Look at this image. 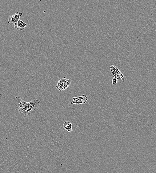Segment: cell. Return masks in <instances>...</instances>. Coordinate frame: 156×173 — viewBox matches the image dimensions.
<instances>
[{"label": "cell", "instance_id": "cell-4", "mask_svg": "<svg viewBox=\"0 0 156 173\" xmlns=\"http://www.w3.org/2000/svg\"><path fill=\"white\" fill-rule=\"evenodd\" d=\"M22 15V13L20 12H17L14 15L10 16L9 18L8 23L9 25L15 24L20 20V18Z\"/></svg>", "mask_w": 156, "mask_h": 173}, {"label": "cell", "instance_id": "cell-2", "mask_svg": "<svg viewBox=\"0 0 156 173\" xmlns=\"http://www.w3.org/2000/svg\"><path fill=\"white\" fill-rule=\"evenodd\" d=\"M71 82V79L64 77L63 78H61L57 82L56 88L60 91H63L69 87V86L70 85Z\"/></svg>", "mask_w": 156, "mask_h": 173}, {"label": "cell", "instance_id": "cell-5", "mask_svg": "<svg viewBox=\"0 0 156 173\" xmlns=\"http://www.w3.org/2000/svg\"><path fill=\"white\" fill-rule=\"evenodd\" d=\"M27 26V24L20 19L14 25V27L15 28L21 31L25 30Z\"/></svg>", "mask_w": 156, "mask_h": 173}, {"label": "cell", "instance_id": "cell-3", "mask_svg": "<svg viewBox=\"0 0 156 173\" xmlns=\"http://www.w3.org/2000/svg\"><path fill=\"white\" fill-rule=\"evenodd\" d=\"M73 100L71 102V104H84L88 101V99L85 95H83L80 97H73Z\"/></svg>", "mask_w": 156, "mask_h": 173}, {"label": "cell", "instance_id": "cell-8", "mask_svg": "<svg viewBox=\"0 0 156 173\" xmlns=\"http://www.w3.org/2000/svg\"><path fill=\"white\" fill-rule=\"evenodd\" d=\"M110 71L112 75H113L118 72L119 71H120L119 69L118 68L116 67V66L114 65H112L110 67Z\"/></svg>", "mask_w": 156, "mask_h": 173}, {"label": "cell", "instance_id": "cell-9", "mask_svg": "<svg viewBox=\"0 0 156 173\" xmlns=\"http://www.w3.org/2000/svg\"><path fill=\"white\" fill-rule=\"evenodd\" d=\"M118 80L116 78H113L112 80V84L113 85L117 84Z\"/></svg>", "mask_w": 156, "mask_h": 173}, {"label": "cell", "instance_id": "cell-1", "mask_svg": "<svg viewBox=\"0 0 156 173\" xmlns=\"http://www.w3.org/2000/svg\"><path fill=\"white\" fill-rule=\"evenodd\" d=\"M14 103L16 107L20 113H23L25 116L30 115L33 111L39 107L40 102L38 100H34L30 102H26L20 97H15Z\"/></svg>", "mask_w": 156, "mask_h": 173}, {"label": "cell", "instance_id": "cell-6", "mask_svg": "<svg viewBox=\"0 0 156 173\" xmlns=\"http://www.w3.org/2000/svg\"><path fill=\"white\" fill-rule=\"evenodd\" d=\"M63 126L64 129L67 131L69 132H70L73 130V125L71 122L69 121L65 122L63 124Z\"/></svg>", "mask_w": 156, "mask_h": 173}, {"label": "cell", "instance_id": "cell-7", "mask_svg": "<svg viewBox=\"0 0 156 173\" xmlns=\"http://www.w3.org/2000/svg\"><path fill=\"white\" fill-rule=\"evenodd\" d=\"M113 78H116L118 80H121L123 81H125V78L122 73L120 71L116 73L113 75H112Z\"/></svg>", "mask_w": 156, "mask_h": 173}]
</instances>
